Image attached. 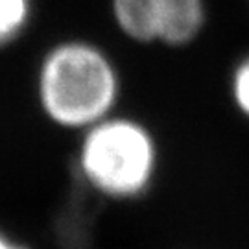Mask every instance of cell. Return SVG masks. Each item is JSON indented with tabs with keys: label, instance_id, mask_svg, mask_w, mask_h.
<instances>
[{
	"label": "cell",
	"instance_id": "3",
	"mask_svg": "<svg viewBox=\"0 0 249 249\" xmlns=\"http://www.w3.org/2000/svg\"><path fill=\"white\" fill-rule=\"evenodd\" d=\"M120 34L139 45L187 46L207 22L205 0H109Z\"/></svg>",
	"mask_w": 249,
	"mask_h": 249
},
{
	"label": "cell",
	"instance_id": "1",
	"mask_svg": "<svg viewBox=\"0 0 249 249\" xmlns=\"http://www.w3.org/2000/svg\"><path fill=\"white\" fill-rule=\"evenodd\" d=\"M122 80L111 55L87 39L50 46L36 74V96L53 125L85 131L115 115Z\"/></svg>",
	"mask_w": 249,
	"mask_h": 249
},
{
	"label": "cell",
	"instance_id": "5",
	"mask_svg": "<svg viewBox=\"0 0 249 249\" xmlns=\"http://www.w3.org/2000/svg\"><path fill=\"white\" fill-rule=\"evenodd\" d=\"M231 100L236 111L249 120V52L238 59L231 72Z\"/></svg>",
	"mask_w": 249,
	"mask_h": 249
},
{
	"label": "cell",
	"instance_id": "6",
	"mask_svg": "<svg viewBox=\"0 0 249 249\" xmlns=\"http://www.w3.org/2000/svg\"><path fill=\"white\" fill-rule=\"evenodd\" d=\"M0 249H30V248L24 246V244H20V242L13 240L9 234H6V232L0 229Z\"/></svg>",
	"mask_w": 249,
	"mask_h": 249
},
{
	"label": "cell",
	"instance_id": "4",
	"mask_svg": "<svg viewBox=\"0 0 249 249\" xmlns=\"http://www.w3.org/2000/svg\"><path fill=\"white\" fill-rule=\"evenodd\" d=\"M34 0H0V48L15 43L30 26Z\"/></svg>",
	"mask_w": 249,
	"mask_h": 249
},
{
	"label": "cell",
	"instance_id": "2",
	"mask_svg": "<svg viewBox=\"0 0 249 249\" xmlns=\"http://www.w3.org/2000/svg\"><path fill=\"white\" fill-rule=\"evenodd\" d=\"M159 168V146L148 125L131 116H107L81 131L78 170L94 192L135 199L148 192Z\"/></svg>",
	"mask_w": 249,
	"mask_h": 249
}]
</instances>
